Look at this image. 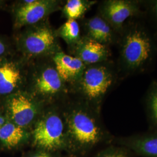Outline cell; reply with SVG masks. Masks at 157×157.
I'll return each instance as SVG.
<instances>
[{"instance_id":"cell-1","label":"cell","mask_w":157,"mask_h":157,"mask_svg":"<svg viewBox=\"0 0 157 157\" xmlns=\"http://www.w3.org/2000/svg\"><path fill=\"white\" fill-rule=\"evenodd\" d=\"M115 63L120 81L148 72L157 56V45L151 29L143 17L130 19L124 25L118 43Z\"/></svg>"},{"instance_id":"cell-2","label":"cell","mask_w":157,"mask_h":157,"mask_svg":"<svg viewBox=\"0 0 157 157\" xmlns=\"http://www.w3.org/2000/svg\"><path fill=\"white\" fill-rule=\"evenodd\" d=\"M67 150L83 157L102 143H112L114 137L101 122L100 112L81 100L63 114Z\"/></svg>"},{"instance_id":"cell-3","label":"cell","mask_w":157,"mask_h":157,"mask_svg":"<svg viewBox=\"0 0 157 157\" xmlns=\"http://www.w3.org/2000/svg\"><path fill=\"white\" fill-rule=\"evenodd\" d=\"M118 82V70L111 60L87 66L77 86L81 100L100 112L102 102Z\"/></svg>"},{"instance_id":"cell-4","label":"cell","mask_w":157,"mask_h":157,"mask_svg":"<svg viewBox=\"0 0 157 157\" xmlns=\"http://www.w3.org/2000/svg\"><path fill=\"white\" fill-rule=\"evenodd\" d=\"M30 132L36 150L56 153L66 148L64 117L56 109L42 111Z\"/></svg>"},{"instance_id":"cell-5","label":"cell","mask_w":157,"mask_h":157,"mask_svg":"<svg viewBox=\"0 0 157 157\" xmlns=\"http://www.w3.org/2000/svg\"><path fill=\"white\" fill-rule=\"evenodd\" d=\"M98 15L119 34L130 19L143 17V0H106L98 7Z\"/></svg>"},{"instance_id":"cell-6","label":"cell","mask_w":157,"mask_h":157,"mask_svg":"<svg viewBox=\"0 0 157 157\" xmlns=\"http://www.w3.org/2000/svg\"><path fill=\"white\" fill-rule=\"evenodd\" d=\"M37 100L26 92L12 94L6 104L11 122L30 131L42 112Z\"/></svg>"},{"instance_id":"cell-7","label":"cell","mask_w":157,"mask_h":157,"mask_svg":"<svg viewBox=\"0 0 157 157\" xmlns=\"http://www.w3.org/2000/svg\"><path fill=\"white\" fill-rule=\"evenodd\" d=\"M56 36L45 24L33 26L23 34L21 46L29 56H40L53 50L56 46Z\"/></svg>"},{"instance_id":"cell-8","label":"cell","mask_w":157,"mask_h":157,"mask_svg":"<svg viewBox=\"0 0 157 157\" xmlns=\"http://www.w3.org/2000/svg\"><path fill=\"white\" fill-rule=\"evenodd\" d=\"M32 86L35 97L43 100H50L63 92L65 82L53 65L40 68L34 75Z\"/></svg>"},{"instance_id":"cell-9","label":"cell","mask_w":157,"mask_h":157,"mask_svg":"<svg viewBox=\"0 0 157 157\" xmlns=\"http://www.w3.org/2000/svg\"><path fill=\"white\" fill-rule=\"evenodd\" d=\"M56 2L48 0L23 1L15 11V26L21 28L36 25L55 11Z\"/></svg>"},{"instance_id":"cell-10","label":"cell","mask_w":157,"mask_h":157,"mask_svg":"<svg viewBox=\"0 0 157 157\" xmlns=\"http://www.w3.org/2000/svg\"><path fill=\"white\" fill-rule=\"evenodd\" d=\"M132 154L141 157H157V132H148L115 138L113 140Z\"/></svg>"},{"instance_id":"cell-11","label":"cell","mask_w":157,"mask_h":157,"mask_svg":"<svg viewBox=\"0 0 157 157\" xmlns=\"http://www.w3.org/2000/svg\"><path fill=\"white\" fill-rule=\"evenodd\" d=\"M73 47L75 56L80 59L86 66L111 60L112 54L110 47L88 37L82 36L78 43Z\"/></svg>"},{"instance_id":"cell-12","label":"cell","mask_w":157,"mask_h":157,"mask_svg":"<svg viewBox=\"0 0 157 157\" xmlns=\"http://www.w3.org/2000/svg\"><path fill=\"white\" fill-rule=\"evenodd\" d=\"M54 65L58 73L65 83L78 86L86 65L78 58L57 51L53 56Z\"/></svg>"},{"instance_id":"cell-13","label":"cell","mask_w":157,"mask_h":157,"mask_svg":"<svg viewBox=\"0 0 157 157\" xmlns=\"http://www.w3.org/2000/svg\"><path fill=\"white\" fill-rule=\"evenodd\" d=\"M84 28V37L109 47L118 43L119 34L98 14L87 19Z\"/></svg>"},{"instance_id":"cell-14","label":"cell","mask_w":157,"mask_h":157,"mask_svg":"<svg viewBox=\"0 0 157 157\" xmlns=\"http://www.w3.org/2000/svg\"><path fill=\"white\" fill-rule=\"evenodd\" d=\"M22 79V71L17 63L6 62L0 65V94L15 93Z\"/></svg>"},{"instance_id":"cell-15","label":"cell","mask_w":157,"mask_h":157,"mask_svg":"<svg viewBox=\"0 0 157 157\" xmlns=\"http://www.w3.org/2000/svg\"><path fill=\"white\" fill-rule=\"evenodd\" d=\"M0 141L8 149H15L30 141V132L6 121L0 128Z\"/></svg>"},{"instance_id":"cell-16","label":"cell","mask_w":157,"mask_h":157,"mask_svg":"<svg viewBox=\"0 0 157 157\" xmlns=\"http://www.w3.org/2000/svg\"><path fill=\"white\" fill-rule=\"evenodd\" d=\"M144 107L149 130L157 132V80L152 81L146 91Z\"/></svg>"},{"instance_id":"cell-17","label":"cell","mask_w":157,"mask_h":157,"mask_svg":"<svg viewBox=\"0 0 157 157\" xmlns=\"http://www.w3.org/2000/svg\"><path fill=\"white\" fill-rule=\"evenodd\" d=\"M96 1L84 0H68L63 7V13L68 19L76 20L83 17L84 13L95 4Z\"/></svg>"},{"instance_id":"cell-18","label":"cell","mask_w":157,"mask_h":157,"mask_svg":"<svg viewBox=\"0 0 157 157\" xmlns=\"http://www.w3.org/2000/svg\"><path fill=\"white\" fill-rule=\"evenodd\" d=\"M58 36L64 40L69 45H76L82 39L80 29L76 20L68 19L58 30Z\"/></svg>"},{"instance_id":"cell-19","label":"cell","mask_w":157,"mask_h":157,"mask_svg":"<svg viewBox=\"0 0 157 157\" xmlns=\"http://www.w3.org/2000/svg\"><path fill=\"white\" fill-rule=\"evenodd\" d=\"M143 19L153 33H157V0L143 1Z\"/></svg>"},{"instance_id":"cell-20","label":"cell","mask_w":157,"mask_h":157,"mask_svg":"<svg viewBox=\"0 0 157 157\" xmlns=\"http://www.w3.org/2000/svg\"><path fill=\"white\" fill-rule=\"evenodd\" d=\"M95 157H133V154L125 148L116 144L103 149Z\"/></svg>"},{"instance_id":"cell-21","label":"cell","mask_w":157,"mask_h":157,"mask_svg":"<svg viewBox=\"0 0 157 157\" xmlns=\"http://www.w3.org/2000/svg\"><path fill=\"white\" fill-rule=\"evenodd\" d=\"M26 157H57V156L56 153L36 149V151L29 153Z\"/></svg>"},{"instance_id":"cell-22","label":"cell","mask_w":157,"mask_h":157,"mask_svg":"<svg viewBox=\"0 0 157 157\" xmlns=\"http://www.w3.org/2000/svg\"><path fill=\"white\" fill-rule=\"evenodd\" d=\"M6 46L0 40V56L4 55V54L6 52Z\"/></svg>"},{"instance_id":"cell-23","label":"cell","mask_w":157,"mask_h":157,"mask_svg":"<svg viewBox=\"0 0 157 157\" xmlns=\"http://www.w3.org/2000/svg\"><path fill=\"white\" fill-rule=\"evenodd\" d=\"M6 121L4 117H3L2 116H1V115H0V128H1L4 124H6Z\"/></svg>"},{"instance_id":"cell-24","label":"cell","mask_w":157,"mask_h":157,"mask_svg":"<svg viewBox=\"0 0 157 157\" xmlns=\"http://www.w3.org/2000/svg\"><path fill=\"white\" fill-rule=\"evenodd\" d=\"M154 36L155 40V41H156L157 45V33H154Z\"/></svg>"}]
</instances>
